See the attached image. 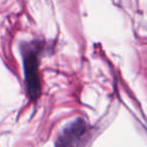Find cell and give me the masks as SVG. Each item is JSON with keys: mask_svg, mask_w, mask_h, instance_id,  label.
Segmentation results:
<instances>
[{"mask_svg": "<svg viewBox=\"0 0 147 147\" xmlns=\"http://www.w3.org/2000/svg\"><path fill=\"white\" fill-rule=\"evenodd\" d=\"M86 131L87 125L83 119L74 121L65 127L63 134L59 138L57 147H79V143Z\"/></svg>", "mask_w": 147, "mask_h": 147, "instance_id": "7a4b0ae2", "label": "cell"}, {"mask_svg": "<svg viewBox=\"0 0 147 147\" xmlns=\"http://www.w3.org/2000/svg\"><path fill=\"white\" fill-rule=\"evenodd\" d=\"M22 59L24 65V78L26 93L30 100L35 101L41 93V82L39 75V51L40 47L36 42L25 43L22 47Z\"/></svg>", "mask_w": 147, "mask_h": 147, "instance_id": "6da1fadb", "label": "cell"}]
</instances>
